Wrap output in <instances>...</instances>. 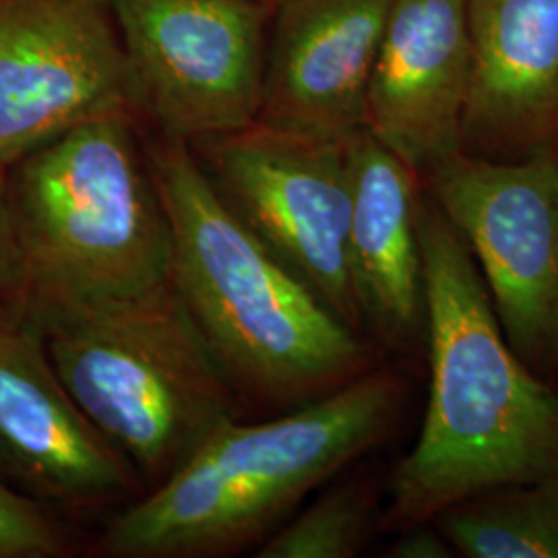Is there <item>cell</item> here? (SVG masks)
Segmentation results:
<instances>
[{"mask_svg":"<svg viewBox=\"0 0 558 558\" xmlns=\"http://www.w3.org/2000/svg\"><path fill=\"white\" fill-rule=\"evenodd\" d=\"M221 199L339 319L359 331L348 259V141L251 124L189 143Z\"/></svg>","mask_w":558,"mask_h":558,"instance_id":"cell-6","label":"cell"},{"mask_svg":"<svg viewBox=\"0 0 558 558\" xmlns=\"http://www.w3.org/2000/svg\"><path fill=\"white\" fill-rule=\"evenodd\" d=\"M112 114H141L114 0H0V166Z\"/></svg>","mask_w":558,"mask_h":558,"instance_id":"cell-9","label":"cell"},{"mask_svg":"<svg viewBox=\"0 0 558 558\" xmlns=\"http://www.w3.org/2000/svg\"><path fill=\"white\" fill-rule=\"evenodd\" d=\"M348 259L362 323L391 341L410 338L424 313L418 211L424 184L414 168L368 129L348 140Z\"/></svg>","mask_w":558,"mask_h":558,"instance_id":"cell-14","label":"cell"},{"mask_svg":"<svg viewBox=\"0 0 558 558\" xmlns=\"http://www.w3.org/2000/svg\"><path fill=\"white\" fill-rule=\"evenodd\" d=\"M69 550V534L46 507L0 482V558H59Z\"/></svg>","mask_w":558,"mask_h":558,"instance_id":"cell-17","label":"cell"},{"mask_svg":"<svg viewBox=\"0 0 558 558\" xmlns=\"http://www.w3.org/2000/svg\"><path fill=\"white\" fill-rule=\"evenodd\" d=\"M20 253L9 197V168L0 166V302L13 306L20 299Z\"/></svg>","mask_w":558,"mask_h":558,"instance_id":"cell-18","label":"cell"},{"mask_svg":"<svg viewBox=\"0 0 558 558\" xmlns=\"http://www.w3.org/2000/svg\"><path fill=\"white\" fill-rule=\"evenodd\" d=\"M472 77L461 151L523 160L558 149V0H465Z\"/></svg>","mask_w":558,"mask_h":558,"instance_id":"cell-13","label":"cell"},{"mask_svg":"<svg viewBox=\"0 0 558 558\" xmlns=\"http://www.w3.org/2000/svg\"><path fill=\"white\" fill-rule=\"evenodd\" d=\"M472 50L465 0H393L366 129L420 177L461 151Z\"/></svg>","mask_w":558,"mask_h":558,"instance_id":"cell-12","label":"cell"},{"mask_svg":"<svg viewBox=\"0 0 558 558\" xmlns=\"http://www.w3.org/2000/svg\"><path fill=\"white\" fill-rule=\"evenodd\" d=\"M133 119L89 120L9 168L13 308L131 296L170 279V228Z\"/></svg>","mask_w":558,"mask_h":558,"instance_id":"cell-5","label":"cell"},{"mask_svg":"<svg viewBox=\"0 0 558 558\" xmlns=\"http://www.w3.org/2000/svg\"><path fill=\"white\" fill-rule=\"evenodd\" d=\"M21 313L38 325L81 412L156 484L236 420L232 383L172 279L131 296Z\"/></svg>","mask_w":558,"mask_h":558,"instance_id":"cell-4","label":"cell"},{"mask_svg":"<svg viewBox=\"0 0 558 558\" xmlns=\"http://www.w3.org/2000/svg\"><path fill=\"white\" fill-rule=\"evenodd\" d=\"M393 0H274L257 122L325 141L366 129Z\"/></svg>","mask_w":558,"mask_h":558,"instance_id":"cell-11","label":"cell"},{"mask_svg":"<svg viewBox=\"0 0 558 558\" xmlns=\"http://www.w3.org/2000/svg\"><path fill=\"white\" fill-rule=\"evenodd\" d=\"M0 482L69 509L122 499L140 484L62 385L38 325L9 304H0Z\"/></svg>","mask_w":558,"mask_h":558,"instance_id":"cell-10","label":"cell"},{"mask_svg":"<svg viewBox=\"0 0 558 558\" xmlns=\"http://www.w3.org/2000/svg\"><path fill=\"white\" fill-rule=\"evenodd\" d=\"M422 184L465 240L521 359L558 356V151L486 160L458 151Z\"/></svg>","mask_w":558,"mask_h":558,"instance_id":"cell-8","label":"cell"},{"mask_svg":"<svg viewBox=\"0 0 558 558\" xmlns=\"http://www.w3.org/2000/svg\"><path fill=\"white\" fill-rule=\"evenodd\" d=\"M449 539L445 538L439 527L428 525V521H420L401 527V536L389 548V557L449 558Z\"/></svg>","mask_w":558,"mask_h":558,"instance_id":"cell-19","label":"cell"},{"mask_svg":"<svg viewBox=\"0 0 558 558\" xmlns=\"http://www.w3.org/2000/svg\"><path fill=\"white\" fill-rule=\"evenodd\" d=\"M141 112L177 140L259 119L274 0H114Z\"/></svg>","mask_w":558,"mask_h":558,"instance_id":"cell-7","label":"cell"},{"mask_svg":"<svg viewBox=\"0 0 558 558\" xmlns=\"http://www.w3.org/2000/svg\"><path fill=\"white\" fill-rule=\"evenodd\" d=\"M430 396L387 521L408 527L482 493L558 474V396L521 362L465 240L430 195L418 211Z\"/></svg>","mask_w":558,"mask_h":558,"instance_id":"cell-1","label":"cell"},{"mask_svg":"<svg viewBox=\"0 0 558 558\" xmlns=\"http://www.w3.org/2000/svg\"><path fill=\"white\" fill-rule=\"evenodd\" d=\"M437 527L465 557L558 558V474L461 500Z\"/></svg>","mask_w":558,"mask_h":558,"instance_id":"cell-15","label":"cell"},{"mask_svg":"<svg viewBox=\"0 0 558 558\" xmlns=\"http://www.w3.org/2000/svg\"><path fill=\"white\" fill-rule=\"evenodd\" d=\"M373 500L359 484L333 488L259 546V558H350L371 534Z\"/></svg>","mask_w":558,"mask_h":558,"instance_id":"cell-16","label":"cell"},{"mask_svg":"<svg viewBox=\"0 0 558 558\" xmlns=\"http://www.w3.org/2000/svg\"><path fill=\"white\" fill-rule=\"evenodd\" d=\"M0 304H2V302H0Z\"/></svg>","mask_w":558,"mask_h":558,"instance_id":"cell-20","label":"cell"},{"mask_svg":"<svg viewBox=\"0 0 558 558\" xmlns=\"http://www.w3.org/2000/svg\"><path fill=\"white\" fill-rule=\"evenodd\" d=\"M398 405L393 375L362 373L283 418L232 420L124 509L100 550L119 558L218 557L265 539L302 497L387 433Z\"/></svg>","mask_w":558,"mask_h":558,"instance_id":"cell-3","label":"cell"},{"mask_svg":"<svg viewBox=\"0 0 558 558\" xmlns=\"http://www.w3.org/2000/svg\"><path fill=\"white\" fill-rule=\"evenodd\" d=\"M145 160L170 228V279L232 387L286 403L359 379L356 331L230 209L191 145L161 133Z\"/></svg>","mask_w":558,"mask_h":558,"instance_id":"cell-2","label":"cell"}]
</instances>
